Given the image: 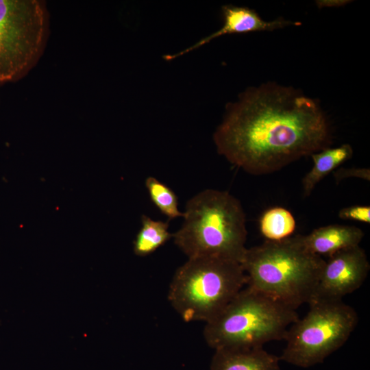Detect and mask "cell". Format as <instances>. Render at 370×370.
<instances>
[{"instance_id":"cell-1","label":"cell","mask_w":370,"mask_h":370,"mask_svg":"<svg viewBox=\"0 0 370 370\" xmlns=\"http://www.w3.org/2000/svg\"><path fill=\"white\" fill-rule=\"evenodd\" d=\"M331 138L317 102L274 84L250 88L230 103L213 135L220 155L256 175L277 171L328 147Z\"/></svg>"},{"instance_id":"cell-2","label":"cell","mask_w":370,"mask_h":370,"mask_svg":"<svg viewBox=\"0 0 370 370\" xmlns=\"http://www.w3.org/2000/svg\"><path fill=\"white\" fill-rule=\"evenodd\" d=\"M183 213V223L172 238L188 258L241 262L247 250V231L238 199L227 191L208 188L192 197Z\"/></svg>"},{"instance_id":"cell-3","label":"cell","mask_w":370,"mask_h":370,"mask_svg":"<svg viewBox=\"0 0 370 370\" xmlns=\"http://www.w3.org/2000/svg\"><path fill=\"white\" fill-rule=\"evenodd\" d=\"M325 262L299 234L247 248L241 264L247 286L297 310L312 301Z\"/></svg>"},{"instance_id":"cell-4","label":"cell","mask_w":370,"mask_h":370,"mask_svg":"<svg viewBox=\"0 0 370 370\" xmlns=\"http://www.w3.org/2000/svg\"><path fill=\"white\" fill-rule=\"evenodd\" d=\"M298 319L296 310L247 286L206 323L204 337L214 350L263 347L284 340Z\"/></svg>"},{"instance_id":"cell-5","label":"cell","mask_w":370,"mask_h":370,"mask_svg":"<svg viewBox=\"0 0 370 370\" xmlns=\"http://www.w3.org/2000/svg\"><path fill=\"white\" fill-rule=\"evenodd\" d=\"M247 284L240 262L217 258H191L175 272L168 299L184 321H210Z\"/></svg>"},{"instance_id":"cell-6","label":"cell","mask_w":370,"mask_h":370,"mask_svg":"<svg viewBox=\"0 0 370 370\" xmlns=\"http://www.w3.org/2000/svg\"><path fill=\"white\" fill-rule=\"evenodd\" d=\"M308 313L288 329L280 360L303 368L321 363L348 340L358 316L355 309L338 301H317Z\"/></svg>"},{"instance_id":"cell-7","label":"cell","mask_w":370,"mask_h":370,"mask_svg":"<svg viewBox=\"0 0 370 370\" xmlns=\"http://www.w3.org/2000/svg\"><path fill=\"white\" fill-rule=\"evenodd\" d=\"M49 14L40 0H0V85L24 77L41 58Z\"/></svg>"},{"instance_id":"cell-8","label":"cell","mask_w":370,"mask_h":370,"mask_svg":"<svg viewBox=\"0 0 370 370\" xmlns=\"http://www.w3.org/2000/svg\"><path fill=\"white\" fill-rule=\"evenodd\" d=\"M369 270L367 256L359 245L334 253L325 262L310 303L342 300L362 285Z\"/></svg>"},{"instance_id":"cell-9","label":"cell","mask_w":370,"mask_h":370,"mask_svg":"<svg viewBox=\"0 0 370 370\" xmlns=\"http://www.w3.org/2000/svg\"><path fill=\"white\" fill-rule=\"evenodd\" d=\"M222 14L223 16V25L218 31L201 39L192 46L180 52L172 55L164 56V58L167 60H173L197 49L213 39L225 34L271 31L291 24L296 25L297 24L295 22L286 21L284 18L267 21L262 19L254 10L242 6L224 5L222 8Z\"/></svg>"},{"instance_id":"cell-10","label":"cell","mask_w":370,"mask_h":370,"mask_svg":"<svg viewBox=\"0 0 370 370\" xmlns=\"http://www.w3.org/2000/svg\"><path fill=\"white\" fill-rule=\"evenodd\" d=\"M363 237L360 228L339 224L320 227L307 235H300L303 246L320 256H330L342 249L358 246Z\"/></svg>"},{"instance_id":"cell-11","label":"cell","mask_w":370,"mask_h":370,"mask_svg":"<svg viewBox=\"0 0 370 370\" xmlns=\"http://www.w3.org/2000/svg\"><path fill=\"white\" fill-rule=\"evenodd\" d=\"M280 358L263 347L214 350L211 370H281Z\"/></svg>"},{"instance_id":"cell-12","label":"cell","mask_w":370,"mask_h":370,"mask_svg":"<svg viewBox=\"0 0 370 370\" xmlns=\"http://www.w3.org/2000/svg\"><path fill=\"white\" fill-rule=\"evenodd\" d=\"M310 156L313 166L301 182L305 197L309 196L324 177L350 159L353 156V149L350 145L343 144L336 147H326Z\"/></svg>"},{"instance_id":"cell-13","label":"cell","mask_w":370,"mask_h":370,"mask_svg":"<svg viewBox=\"0 0 370 370\" xmlns=\"http://www.w3.org/2000/svg\"><path fill=\"white\" fill-rule=\"evenodd\" d=\"M168 221L154 220L147 215L141 217V227L134 241V252L140 257L147 256L173 237Z\"/></svg>"},{"instance_id":"cell-14","label":"cell","mask_w":370,"mask_h":370,"mask_svg":"<svg viewBox=\"0 0 370 370\" xmlns=\"http://www.w3.org/2000/svg\"><path fill=\"white\" fill-rule=\"evenodd\" d=\"M262 235L270 241L288 238L295 232L296 220L291 211L281 206L270 208L260 218Z\"/></svg>"},{"instance_id":"cell-15","label":"cell","mask_w":370,"mask_h":370,"mask_svg":"<svg viewBox=\"0 0 370 370\" xmlns=\"http://www.w3.org/2000/svg\"><path fill=\"white\" fill-rule=\"evenodd\" d=\"M145 186L153 204L169 219L183 217V212L178 208L177 197L167 185L153 176L145 180Z\"/></svg>"},{"instance_id":"cell-16","label":"cell","mask_w":370,"mask_h":370,"mask_svg":"<svg viewBox=\"0 0 370 370\" xmlns=\"http://www.w3.org/2000/svg\"><path fill=\"white\" fill-rule=\"evenodd\" d=\"M338 216L343 220H352L369 223L370 207L369 206L362 205L345 207L338 211Z\"/></svg>"},{"instance_id":"cell-17","label":"cell","mask_w":370,"mask_h":370,"mask_svg":"<svg viewBox=\"0 0 370 370\" xmlns=\"http://www.w3.org/2000/svg\"><path fill=\"white\" fill-rule=\"evenodd\" d=\"M336 183L343 180L355 177L370 181V169L369 168H338L333 172Z\"/></svg>"}]
</instances>
